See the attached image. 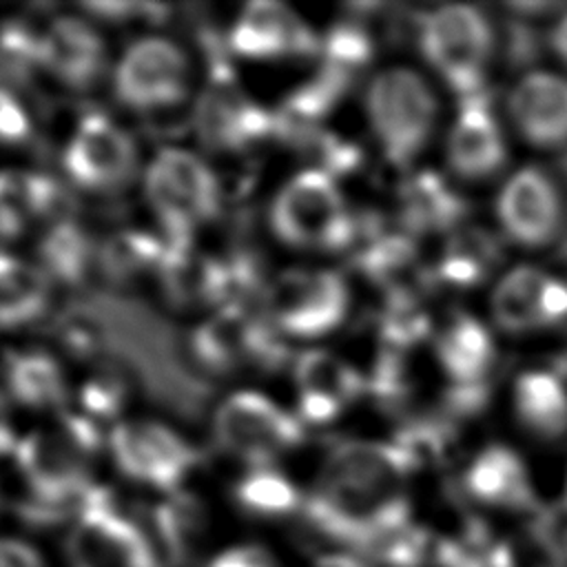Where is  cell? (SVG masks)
<instances>
[{"label": "cell", "instance_id": "obj_1", "mask_svg": "<svg viewBox=\"0 0 567 567\" xmlns=\"http://www.w3.org/2000/svg\"><path fill=\"white\" fill-rule=\"evenodd\" d=\"M414 470L416 463L396 441H339L326 452L301 512L334 543L379 549L414 523Z\"/></svg>", "mask_w": 567, "mask_h": 567}, {"label": "cell", "instance_id": "obj_2", "mask_svg": "<svg viewBox=\"0 0 567 567\" xmlns=\"http://www.w3.org/2000/svg\"><path fill=\"white\" fill-rule=\"evenodd\" d=\"M93 323L102 357L117 363L151 399L186 419H199L210 396L188 341L151 306L117 290H89L75 299Z\"/></svg>", "mask_w": 567, "mask_h": 567}, {"label": "cell", "instance_id": "obj_3", "mask_svg": "<svg viewBox=\"0 0 567 567\" xmlns=\"http://www.w3.org/2000/svg\"><path fill=\"white\" fill-rule=\"evenodd\" d=\"M106 436L80 412L64 410L53 425L18 439L11 456L29 494V516L53 518V514L80 512L95 487L91 467Z\"/></svg>", "mask_w": 567, "mask_h": 567}, {"label": "cell", "instance_id": "obj_4", "mask_svg": "<svg viewBox=\"0 0 567 567\" xmlns=\"http://www.w3.org/2000/svg\"><path fill=\"white\" fill-rule=\"evenodd\" d=\"M268 226L284 246L306 252L348 250L361 230L339 179L315 168H301L277 188Z\"/></svg>", "mask_w": 567, "mask_h": 567}, {"label": "cell", "instance_id": "obj_5", "mask_svg": "<svg viewBox=\"0 0 567 567\" xmlns=\"http://www.w3.org/2000/svg\"><path fill=\"white\" fill-rule=\"evenodd\" d=\"M204 35L206 80L195 97L193 128L210 153H246L272 140V111L261 106L239 82L230 64L226 40L215 31Z\"/></svg>", "mask_w": 567, "mask_h": 567}, {"label": "cell", "instance_id": "obj_6", "mask_svg": "<svg viewBox=\"0 0 567 567\" xmlns=\"http://www.w3.org/2000/svg\"><path fill=\"white\" fill-rule=\"evenodd\" d=\"M363 113L383 157L396 168H410L434 135L439 97L419 71L388 66L365 84Z\"/></svg>", "mask_w": 567, "mask_h": 567}, {"label": "cell", "instance_id": "obj_7", "mask_svg": "<svg viewBox=\"0 0 567 567\" xmlns=\"http://www.w3.org/2000/svg\"><path fill=\"white\" fill-rule=\"evenodd\" d=\"M419 51L436 78L458 100L487 91L496 53L492 20L474 4H441L419 18Z\"/></svg>", "mask_w": 567, "mask_h": 567}, {"label": "cell", "instance_id": "obj_8", "mask_svg": "<svg viewBox=\"0 0 567 567\" xmlns=\"http://www.w3.org/2000/svg\"><path fill=\"white\" fill-rule=\"evenodd\" d=\"M144 199L168 237L193 239L224 206V190L215 168L199 153L164 146L144 166Z\"/></svg>", "mask_w": 567, "mask_h": 567}, {"label": "cell", "instance_id": "obj_9", "mask_svg": "<svg viewBox=\"0 0 567 567\" xmlns=\"http://www.w3.org/2000/svg\"><path fill=\"white\" fill-rule=\"evenodd\" d=\"M186 341L197 370L206 379L277 372L288 361V343L261 306L213 310Z\"/></svg>", "mask_w": 567, "mask_h": 567}, {"label": "cell", "instance_id": "obj_10", "mask_svg": "<svg viewBox=\"0 0 567 567\" xmlns=\"http://www.w3.org/2000/svg\"><path fill=\"white\" fill-rule=\"evenodd\" d=\"M213 443L246 467L275 465L306 439L301 419L259 390H237L224 396L210 419Z\"/></svg>", "mask_w": 567, "mask_h": 567}, {"label": "cell", "instance_id": "obj_11", "mask_svg": "<svg viewBox=\"0 0 567 567\" xmlns=\"http://www.w3.org/2000/svg\"><path fill=\"white\" fill-rule=\"evenodd\" d=\"M350 286L334 268L292 266L270 277L261 308L284 339L312 341L348 319Z\"/></svg>", "mask_w": 567, "mask_h": 567}, {"label": "cell", "instance_id": "obj_12", "mask_svg": "<svg viewBox=\"0 0 567 567\" xmlns=\"http://www.w3.org/2000/svg\"><path fill=\"white\" fill-rule=\"evenodd\" d=\"M115 100L144 117H157L186 104L193 89L188 51L166 35L133 40L111 71Z\"/></svg>", "mask_w": 567, "mask_h": 567}, {"label": "cell", "instance_id": "obj_13", "mask_svg": "<svg viewBox=\"0 0 567 567\" xmlns=\"http://www.w3.org/2000/svg\"><path fill=\"white\" fill-rule=\"evenodd\" d=\"M66 558L69 567H159L155 538L100 485L73 516Z\"/></svg>", "mask_w": 567, "mask_h": 567}, {"label": "cell", "instance_id": "obj_14", "mask_svg": "<svg viewBox=\"0 0 567 567\" xmlns=\"http://www.w3.org/2000/svg\"><path fill=\"white\" fill-rule=\"evenodd\" d=\"M106 447L117 472L164 494L179 492L199 463L197 447L157 419H124L111 425Z\"/></svg>", "mask_w": 567, "mask_h": 567}, {"label": "cell", "instance_id": "obj_15", "mask_svg": "<svg viewBox=\"0 0 567 567\" xmlns=\"http://www.w3.org/2000/svg\"><path fill=\"white\" fill-rule=\"evenodd\" d=\"M66 179L91 195H115L140 173L135 137L104 111H86L73 126L64 148Z\"/></svg>", "mask_w": 567, "mask_h": 567}, {"label": "cell", "instance_id": "obj_16", "mask_svg": "<svg viewBox=\"0 0 567 567\" xmlns=\"http://www.w3.org/2000/svg\"><path fill=\"white\" fill-rule=\"evenodd\" d=\"M230 55L252 62L317 60L321 35L292 7L255 0L239 9L226 31Z\"/></svg>", "mask_w": 567, "mask_h": 567}, {"label": "cell", "instance_id": "obj_17", "mask_svg": "<svg viewBox=\"0 0 567 567\" xmlns=\"http://www.w3.org/2000/svg\"><path fill=\"white\" fill-rule=\"evenodd\" d=\"M494 328L523 337L567 323V279L520 264L505 270L489 292Z\"/></svg>", "mask_w": 567, "mask_h": 567}, {"label": "cell", "instance_id": "obj_18", "mask_svg": "<svg viewBox=\"0 0 567 567\" xmlns=\"http://www.w3.org/2000/svg\"><path fill=\"white\" fill-rule=\"evenodd\" d=\"M494 215L507 241L527 250H540L560 230L563 197L545 168L520 166L501 184Z\"/></svg>", "mask_w": 567, "mask_h": 567}, {"label": "cell", "instance_id": "obj_19", "mask_svg": "<svg viewBox=\"0 0 567 567\" xmlns=\"http://www.w3.org/2000/svg\"><path fill=\"white\" fill-rule=\"evenodd\" d=\"M295 414L306 427L332 425L368 390V379L343 357L308 348L292 359Z\"/></svg>", "mask_w": 567, "mask_h": 567}, {"label": "cell", "instance_id": "obj_20", "mask_svg": "<svg viewBox=\"0 0 567 567\" xmlns=\"http://www.w3.org/2000/svg\"><path fill=\"white\" fill-rule=\"evenodd\" d=\"M434 359L450 383L456 408L481 405L496 365V341L485 321L472 312H454L434 332Z\"/></svg>", "mask_w": 567, "mask_h": 567}, {"label": "cell", "instance_id": "obj_21", "mask_svg": "<svg viewBox=\"0 0 567 567\" xmlns=\"http://www.w3.org/2000/svg\"><path fill=\"white\" fill-rule=\"evenodd\" d=\"M106 42L89 16L47 18L40 38V71L69 91H91L106 75Z\"/></svg>", "mask_w": 567, "mask_h": 567}, {"label": "cell", "instance_id": "obj_22", "mask_svg": "<svg viewBox=\"0 0 567 567\" xmlns=\"http://www.w3.org/2000/svg\"><path fill=\"white\" fill-rule=\"evenodd\" d=\"M445 159L465 182L489 179L507 164L505 133L487 91L458 100L445 137Z\"/></svg>", "mask_w": 567, "mask_h": 567}, {"label": "cell", "instance_id": "obj_23", "mask_svg": "<svg viewBox=\"0 0 567 567\" xmlns=\"http://www.w3.org/2000/svg\"><path fill=\"white\" fill-rule=\"evenodd\" d=\"M463 496L485 512L536 514V489L525 458L505 443L483 445L463 467Z\"/></svg>", "mask_w": 567, "mask_h": 567}, {"label": "cell", "instance_id": "obj_24", "mask_svg": "<svg viewBox=\"0 0 567 567\" xmlns=\"http://www.w3.org/2000/svg\"><path fill=\"white\" fill-rule=\"evenodd\" d=\"M507 115L516 133L534 148L567 146V78L554 71H529L507 93Z\"/></svg>", "mask_w": 567, "mask_h": 567}, {"label": "cell", "instance_id": "obj_25", "mask_svg": "<svg viewBox=\"0 0 567 567\" xmlns=\"http://www.w3.org/2000/svg\"><path fill=\"white\" fill-rule=\"evenodd\" d=\"M71 217L66 188L33 168H0V241L18 239L38 224Z\"/></svg>", "mask_w": 567, "mask_h": 567}, {"label": "cell", "instance_id": "obj_26", "mask_svg": "<svg viewBox=\"0 0 567 567\" xmlns=\"http://www.w3.org/2000/svg\"><path fill=\"white\" fill-rule=\"evenodd\" d=\"M0 388L11 403L31 412L69 410L71 383L60 359L42 348L9 350L0 363Z\"/></svg>", "mask_w": 567, "mask_h": 567}, {"label": "cell", "instance_id": "obj_27", "mask_svg": "<svg viewBox=\"0 0 567 567\" xmlns=\"http://www.w3.org/2000/svg\"><path fill=\"white\" fill-rule=\"evenodd\" d=\"M512 408L518 423L543 441L567 434V379L551 368L523 370L512 385Z\"/></svg>", "mask_w": 567, "mask_h": 567}, {"label": "cell", "instance_id": "obj_28", "mask_svg": "<svg viewBox=\"0 0 567 567\" xmlns=\"http://www.w3.org/2000/svg\"><path fill=\"white\" fill-rule=\"evenodd\" d=\"M35 264L53 284L82 288L100 268V241L73 215L58 219L42 230Z\"/></svg>", "mask_w": 567, "mask_h": 567}, {"label": "cell", "instance_id": "obj_29", "mask_svg": "<svg viewBox=\"0 0 567 567\" xmlns=\"http://www.w3.org/2000/svg\"><path fill=\"white\" fill-rule=\"evenodd\" d=\"M53 281L35 261L0 250V330L33 326L49 315Z\"/></svg>", "mask_w": 567, "mask_h": 567}, {"label": "cell", "instance_id": "obj_30", "mask_svg": "<svg viewBox=\"0 0 567 567\" xmlns=\"http://www.w3.org/2000/svg\"><path fill=\"white\" fill-rule=\"evenodd\" d=\"M465 202L456 195L445 177L432 171L412 173L401 186L403 233H452L461 228Z\"/></svg>", "mask_w": 567, "mask_h": 567}, {"label": "cell", "instance_id": "obj_31", "mask_svg": "<svg viewBox=\"0 0 567 567\" xmlns=\"http://www.w3.org/2000/svg\"><path fill=\"white\" fill-rule=\"evenodd\" d=\"M164 252H166V239L162 233L124 228L111 235L109 239L100 241L97 275L106 279L109 290H117V292L144 279H151L157 284Z\"/></svg>", "mask_w": 567, "mask_h": 567}, {"label": "cell", "instance_id": "obj_32", "mask_svg": "<svg viewBox=\"0 0 567 567\" xmlns=\"http://www.w3.org/2000/svg\"><path fill=\"white\" fill-rule=\"evenodd\" d=\"M501 264L498 237L485 228L461 226L452 230L436 261V277L452 288L481 286Z\"/></svg>", "mask_w": 567, "mask_h": 567}, {"label": "cell", "instance_id": "obj_33", "mask_svg": "<svg viewBox=\"0 0 567 567\" xmlns=\"http://www.w3.org/2000/svg\"><path fill=\"white\" fill-rule=\"evenodd\" d=\"M306 494L275 465L246 467L233 485L235 505L255 518H284L303 509Z\"/></svg>", "mask_w": 567, "mask_h": 567}, {"label": "cell", "instance_id": "obj_34", "mask_svg": "<svg viewBox=\"0 0 567 567\" xmlns=\"http://www.w3.org/2000/svg\"><path fill=\"white\" fill-rule=\"evenodd\" d=\"M151 518L157 543H162L166 554L175 560H182L193 551L206 527V512L202 503L182 489L166 494V498L153 509Z\"/></svg>", "mask_w": 567, "mask_h": 567}, {"label": "cell", "instance_id": "obj_35", "mask_svg": "<svg viewBox=\"0 0 567 567\" xmlns=\"http://www.w3.org/2000/svg\"><path fill=\"white\" fill-rule=\"evenodd\" d=\"M492 567H567V554L558 534L534 523L492 543Z\"/></svg>", "mask_w": 567, "mask_h": 567}, {"label": "cell", "instance_id": "obj_36", "mask_svg": "<svg viewBox=\"0 0 567 567\" xmlns=\"http://www.w3.org/2000/svg\"><path fill=\"white\" fill-rule=\"evenodd\" d=\"M128 374L113 361H100L78 390V410L91 423H117V414L128 399Z\"/></svg>", "mask_w": 567, "mask_h": 567}, {"label": "cell", "instance_id": "obj_37", "mask_svg": "<svg viewBox=\"0 0 567 567\" xmlns=\"http://www.w3.org/2000/svg\"><path fill=\"white\" fill-rule=\"evenodd\" d=\"M33 137V120L16 89L0 82V148L22 146Z\"/></svg>", "mask_w": 567, "mask_h": 567}, {"label": "cell", "instance_id": "obj_38", "mask_svg": "<svg viewBox=\"0 0 567 567\" xmlns=\"http://www.w3.org/2000/svg\"><path fill=\"white\" fill-rule=\"evenodd\" d=\"M206 567H277V563L266 547L246 543L215 554Z\"/></svg>", "mask_w": 567, "mask_h": 567}, {"label": "cell", "instance_id": "obj_39", "mask_svg": "<svg viewBox=\"0 0 567 567\" xmlns=\"http://www.w3.org/2000/svg\"><path fill=\"white\" fill-rule=\"evenodd\" d=\"M0 567H47V563L31 543L0 536Z\"/></svg>", "mask_w": 567, "mask_h": 567}, {"label": "cell", "instance_id": "obj_40", "mask_svg": "<svg viewBox=\"0 0 567 567\" xmlns=\"http://www.w3.org/2000/svg\"><path fill=\"white\" fill-rule=\"evenodd\" d=\"M18 439L20 436L13 430V419H11V401L0 388V456L13 454Z\"/></svg>", "mask_w": 567, "mask_h": 567}, {"label": "cell", "instance_id": "obj_41", "mask_svg": "<svg viewBox=\"0 0 567 567\" xmlns=\"http://www.w3.org/2000/svg\"><path fill=\"white\" fill-rule=\"evenodd\" d=\"M549 44H551L554 55L567 66V11L556 18L551 33H549Z\"/></svg>", "mask_w": 567, "mask_h": 567}, {"label": "cell", "instance_id": "obj_42", "mask_svg": "<svg viewBox=\"0 0 567 567\" xmlns=\"http://www.w3.org/2000/svg\"><path fill=\"white\" fill-rule=\"evenodd\" d=\"M312 567H365V565L350 554H323Z\"/></svg>", "mask_w": 567, "mask_h": 567}, {"label": "cell", "instance_id": "obj_43", "mask_svg": "<svg viewBox=\"0 0 567 567\" xmlns=\"http://www.w3.org/2000/svg\"><path fill=\"white\" fill-rule=\"evenodd\" d=\"M558 538H560V543H563V549H565V554H567V532H565V534H558Z\"/></svg>", "mask_w": 567, "mask_h": 567}, {"label": "cell", "instance_id": "obj_44", "mask_svg": "<svg viewBox=\"0 0 567 567\" xmlns=\"http://www.w3.org/2000/svg\"><path fill=\"white\" fill-rule=\"evenodd\" d=\"M563 498H565V509H567V474H565V487H563Z\"/></svg>", "mask_w": 567, "mask_h": 567}]
</instances>
